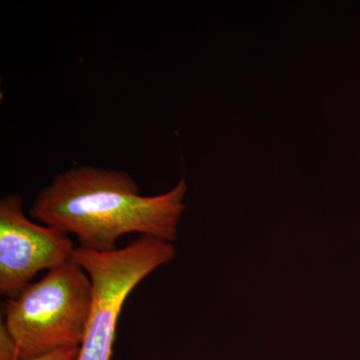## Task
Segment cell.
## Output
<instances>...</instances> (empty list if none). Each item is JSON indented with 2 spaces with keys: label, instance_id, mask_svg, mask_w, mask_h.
<instances>
[{
  "label": "cell",
  "instance_id": "6da1fadb",
  "mask_svg": "<svg viewBox=\"0 0 360 360\" xmlns=\"http://www.w3.org/2000/svg\"><path fill=\"white\" fill-rule=\"evenodd\" d=\"M187 191L186 180L167 193L143 196L129 174L94 167L59 174L33 201L30 217L75 234L79 248L117 250L118 239L136 233L174 243Z\"/></svg>",
  "mask_w": 360,
  "mask_h": 360
},
{
  "label": "cell",
  "instance_id": "7a4b0ae2",
  "mask_svg": "<svg viewBox=\"0 0 360 360\" xmlns=\"http://www.w3.org/2000/svg\"><path fill=\"white\" fill-rule=\"evenodd\" d=\"M91 303L89 274L73 260L49 270L44 278L7 298L2 303L1 323L15 341L18 360L80 347Z\"/></svg>",
  "mask_w": 360,
  "mask_h": 360
},
{
  "label": "cell",
  "instance_id": "3957f363",
  "mask_svg": "<svg viewBox=\"0 0 360 360\" xmlns=\"http://www.w3.org/2000/svg\"><path fill=\"white\" fill-rule=\"evenodd\" d=\"M175 257L174 243L149 236L111 252L77 246L71 260L86 271L92 284L91 309L77 360H111L118 317L127 296Z\"/></svg>",
  "mask_w": 360,
  "mask_h": 360
},
{
  "label": "cell",
  "instance_id": "277c9868",
  "mask_svg": "<svg viewBox=\"0 0 360 360\" xmlns=\"http://www.w3.org/2000/svg\"><path fill=\"white\" fill-rule=\"evenodd\" d=\"M75 248L66 232L28 219L20 194H9L0 200L2 296L15 297L39 272L70 262Z\"/></svg>",
  "mask_w": 360,
  "mask_h": 360
},
{
  "label": "cell",
  "instance_id": "5b68a950",
  "mask_svg": "<svg viewBox=\"0 0 360 360\" xmlns=\"http://www.w3.org/2000/svg\"><path fill=\"white\" fill-rule=\"evenodd\" d=\"M18 359V347L4 324H0V360Z\"/></svg>",
  "mask_w": 360,
  "mask_h": 360
},
{
  "label": "cell",
  "instance_id": "8992f818",
  "mask_svg": "<svg viewBox=\"0 0 360 360\" xmlns=\"http://www.w3.org/2000/svg\"><path fill=\"white\" fill-rule=\"evenodd\" d=\"M80 347H66L33 360H77ZM18 360V359H15Z\"/></svg>",
  "mask_w": 360,
  "mask_h": 360
}]
</instances>
